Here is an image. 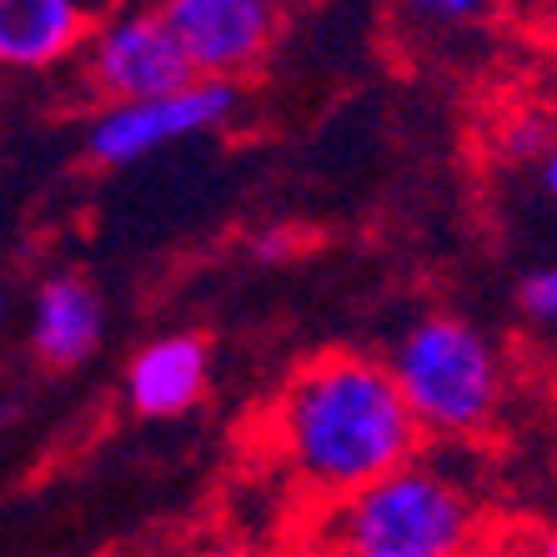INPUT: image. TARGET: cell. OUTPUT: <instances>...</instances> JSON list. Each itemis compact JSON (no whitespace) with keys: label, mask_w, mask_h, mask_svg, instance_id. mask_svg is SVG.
<instances>
[{"label":"cell","mask_w":557,"mask_h":557,"mask_svg":"<svg viewBox=\"0 0 557 557\" xmlns=\"http://www.w3.org/2000/svg\"><path fill=\"white\" fill-rule=\"evenodd\" d=\"M392 382L412 407L422 437H482L503 412V357L478 322L428 311L392 347Z\"/></svg>","instance_id":"7a4b0ae2"},{"label":"cell","mask_w":557,"mask_h":557,"mask_svg":"<svg viewBox=\"0 0 557 557\" xmlns=\"http://www.w3.org/2000/svg\"><path fill=\"white\" fill-rule=\"evenodd\" d=\"M232 111L236 86H226V81H196V86L161 96V101L111 106V111H96V121L86 126V156L101 166H131V161H146L151 151L182 141V136L211 131Z\"/></svg>","instance_id":"5b68a950"},{"label":"cell","mask_w":557,"mask_h":557,"mask_svg":"<svg viewBox=\"0 0 557 557\" xmlns=\"http://www.w3.org/2000/svg\"><path fill=\"white\" fill-rule=\"evenodd\" d=\"M191 557H257V553H247V547H201Z\"/></svg>","instance_id":"2e32d148"},{"label":"cell","mask_w":557,"mask_h":557,"mask_svg":"<svg viewBox=\"0 0 557 557\" xmlns=\"http://www.w3.org/2000/svg\"><path fill=\"white\" fill-rule=\"evenodd\" d=\"M412 15H422V21H482L487 5H472V0H428V5H412Z\"/></svg>","instance_id":"7c38bea8"},{"label":"cell","mask_w":557,"mask_h":557,"mask_svg":"<svg viewBox=\"0 0 557 557\" xmlns=\"http://www.w3.org/2000/svg\"><path fill=\"white\" fill-rule=\"evenodd\" d=\"M553 136H557V121L547 116V111H512V116L503 121L497 151H503L507 161H518V166H532V171H537V161L547 156Z\"/></svg>","instance_id":"30bf717a"},{"label":"cell","mask_w":557,"mask_h":557,"mask_svg":"<svg viewBox=\"0 0 557 557\" xmlns=\"http://www.w3.org/2000/svg\"><path fill=\"white\" fill-rule=\"evenodd\" d=\"M207 342L191 332L146 342L126 367V403L141 417H182L201 403L207 392Z\"/></svg>","instance_id":"9c48e42d"},{"label":"cell","mask_w":557,"mask_h":557,"mask_svg":"<svg viewBox=\"0 0 557 557\" xmlns=\"http://www.w3.org/2000/svg\"><path fill=\"white\" fill-rule=\"evenodd\" d=\"M482 512L462 482L428 462H412L367 493L337 503V557H478Z\"/></svg>","instance_id":"3957f363"},{"label":"cell","mask_w":557,"mask_h":557,"mask_svg":"<svg viewBox=\"0 0 557 557\" xmlns=\"http://www.w3.org/2000/svg\"><path fill=\"white\" fill-rule=\"evenodd\" d=\"M276 437L292 472L337 503L412 467L422 447L392 367L362 351H326L301 367L276 407Z\"/></svg>","instance_id":"6da1fadb"},{"label":"cell","mask_w":557,"mask_h":557,"mask_svg":"<svg viewBox=\"0 0 557 557\" xmlns=\"http://www.w3.org/2000/svg\"><path fill=\"white\" fill-rule=\"evenodd\" d=\"M518 311L532 326L557 332V267H532L518 282Z\"/></svg>","instance_id":"8fae6325"},{"label":"cell","mask_w":557,"mask_h":557,"mask_svg":"<svg viewBox=\"0 0 557 557\" xmlns=\"http://www.w3.org/2000/svg\"><path fill=\"white\" fill-rule=\"evenodd\" d=\"M0 326H5V297H0Z\"/></svg>","instance_id":"e0dca14e"},{"label":"cell","mask_w":557,"mask_h":557,"mask_svg":"<svg viewBox=\"0 0 557 557\" xmlns=\"http://www.w3.org/2000/svg\"><path fill=\"white\" fill-rule=\"evenodd\" d=\"M101 11L76 0H0V65L46 71L91 40Z\"/></svg>","instance_id":"ba28073f"},{"label":"cell","mask_w":557,"mask_h":557,"mask_svg":"<svg viewBox=\"0 0 557 557\" xmlns=\"http://www.w3.org/2000/svg\"><path fill=\"white\" fill-rule=\"evenodd\" d=\"M106 332L101 292L81 272H55L36 286L30 301V351L55 372L91 362Z\"/></svg>","instance_id":"52a82bcc"},{"label":"cell","mask_w":557,"mask_h":557,"mask_svg":"<svg viewBox=\"0 0 557 557\" xmlns=\"http://www.w3.org/2000/svg\"><path fill=\"white\" fill-rule=\"evenodd\" d=\"M518 557H557V518H547L543 528L532 532L528 543L518 547Z\"/></svg>","instance_id":"5bb4252c"},{"label":"cell","mask_w":557,"mask_h":557,"mask_svg":"<svg viewBox=\"0 0 557 557\" xmlns=\"http://www.w3.org/2000/svg\"><path fill=\"white\" fill-rule=\"evenodd\" d=\"M537 182H543V191L557 201V136H553V146H547V156L537 161Z\"/></svg>","instance_id":"9a60e30c"},{"label":"cell","mask_w":557,"mask_h":557,"mask_svg":"<svg viewBox=\"0 0 557 557\" xmlns=\"http://www.w3.org/2000/svg\"><path fill=\"white\" fill-rule=\"evenodd\" d=\"M161 15L176 30L196 76L226 86L247 76L276 40V11L267 0H166Z\"/></svg>","instance_id":"8992f818"},{"label":"cell","mask_w":557,"mask_h":557,"mask_svg":"<svg viewBox=\"0 0 557 557\" xmlns=\"http://www.w3.org/2000/svg\"><path fill=\"white\" fill-rule=\"evenodd\" d=\"M81 76L101 101V111L161 101V96H176L201 81L196 65L186 61L176 30L166 26L161 5L101 11L91 40L81 46Z\"/></svg>","instance_id":"277c9868"},{"label":"cell","mask_w":557,"mask_h":557,"mask_svg":"<svg viewBox=\"0 0 557 557\" xmlns=\"http://www.w3.org/2000/svg\"><path fill=\"white\" fill-rule=\"evenodd\" d=\"M292 247H297V236L292 232H261L257 242H251V257L257 261H282V257H292Z\"/></svg>","instance_id":"4fadbf2b"}]
</instances>
